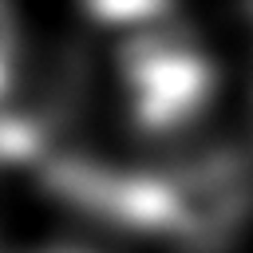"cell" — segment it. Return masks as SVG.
Returning a JSON list of instances; mask_svg holds the SVG:
<instances>
[{"mask_svg": "<svg viewBox=\"0 0 253 253\" xmlns=\"http://www.w3.org/2000/svg\"><path fill=\"white\" fill-rule=\"evenodd\" d=\"M119 75L126 83L130 115L142 130L166 134L186 126L213 91L210 59L178 32L138 24L119 47Z\"/></svg>", "mask_w": 253, "mask_h": 253, "instance_id": "1", "label": "cell"}, {"mask_svg": "<svg viewBox=\"0 0 253 253\" xmlns=\"http://www.w3.org/2000/svg\"><path fill=\"white\" fill-rule=\"evenodd\" d=\"M87 12L103 24H154L166 16L170 0H83Z\"/></svg>", "mask_w": 253, "mask_h": 253, "instance_id": "2", "label": "cell"}, {"mask_svg": "<svg viewBox=\"0 0 253 253\" xmlns=\"http://www.w3.org/2000/svg\"><path fill=\"white\" fill-rule=\"evenodd\" d=\"M12 67H16V12L8 0H0V99L12 87Z\"/></svg>", "mask_w": 253, "mask_h": 253, "instance_id": "3", "label": "cell"}, {"mask_svg": "<svg viewBox=\"0 0 253 253\" xmlns=\"http://www.w3.org/2000/svg\"><path fill=\"white\" fill-rule=\"evenodd\" d=\"M55 253H87V249H55Z\"/></svg>", "mask_w": 253, "mask_h": 253, "instance_id": "4", "label": "cell"}]
</instances>
